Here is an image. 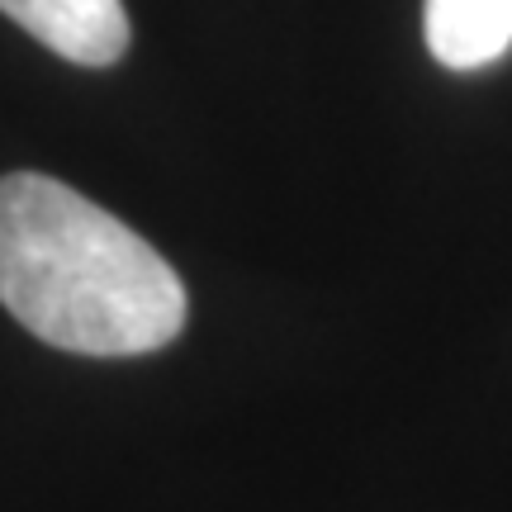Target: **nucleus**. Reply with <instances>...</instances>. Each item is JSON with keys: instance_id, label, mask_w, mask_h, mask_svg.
Segmentation results:
<instances>
[{"instance_id": "nucleus-2", "label": "nucleus", "mask_w": 512, "mask_h": 512, "mask_svg": "<svg viewBox=\"0 0 512 512\" xmlns=\"http://www.w3.org/2000/svg\"><path fill=\"white\" fill-rule=\"evenodd\" d=\"M0 10L76 67H110L128 48L124 0H0Z\"/></svg>"}, {"instance_id": "nucleus-3", "label": "nucleus", "mask_w": 512, "mask_h": 512, "mask_svg": "<svg viewBox=\"0 0 512 512\" xmlns=\"http://www.w3.org/2000/svg\"><path fill=\"white\" fill-rule=\"evenodd\" d=\"M422 29L441 67L475 72L512 48V0H427Z\"/></svg>"}, {"instance_id": "nucleus-1", "label": "nucleus", "mask_w": 512, "mask_h": 512, "mask_svg": "<svg viewBox=\"0 0 512 512\" xmlns=\"http://www.w3.org/2000/svg\"><path fill=\"white\" fill-rule=\"evenodd\" d=\"M0 304L38 342L76 356H147L185 328L176 266L38 171L0 176Z\"/></svg>"}]
</instances>
